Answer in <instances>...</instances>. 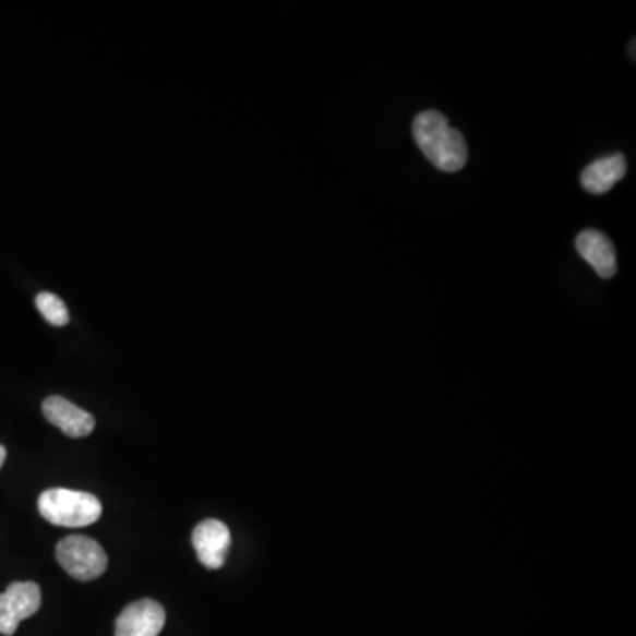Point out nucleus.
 <instances>
[{
  "instance_id": "f8f14e48",
  "label": "nucleus",
  "mask_w": 636,
  "mask_h": 636,
  "mask_svg": "<svg viewBox=\"0 0 636 636\" xmlns=\"http://www.w3.org/2000/svg\"><path fill=\"white\" fill-rule=\"evenodd\" d=\"M629 51H632V57L635 59V39L632 41V47H629Z\"/></svg>"
},
{
  "instance_id": "423d86ee",
  "label": "nucleus",
  "mask_w": 636,
  "mask_h": 636,
  "mask_svg": "<svg viewBox=\"0 0 636 636\" xmlns=\"http://www.w3.org/2000/svg\"><path fill=\"white\" fill-rule=\"evenodd\" d=\"M167 621L161 604L140 599L122 610L116 621V636H158Z\"/></svg>"
},
{
  "instance_id": "f03ea898",
  "label": "nucleus",
  "mask_w": 636,
  "mask_h": 636,
  "mask_svg": "<svg viewBox=\"0 0 636 636\" xmlns=\"http://www.w3.org/2000/svg\"><path fill=\"white\" fill-rule=\"evenodd\" d=\"M38 507L45 520L70 529L96 524L103 513L101 502L96 495L70 488H51L43 492Z\"/></svg>"
},
{
  "instance_id": "0eeeda50",
  "label": "nucleus",
  "mask_w": 636,
  "mask_h": 636,
  "mask_svg": "<svg viewBox=\"0 0 636 636\" xmlns=\"http://www.w3.org/2000/svg\"><path fill=\"white\" fill-rule=\"evenodd\" d=\"M43 413L53 427L68 437H87L94 432L96 419L62 396H50L43 401Z\"/></svg>"
},
{
  "instance_id": "9b49d317",
  "label": "nucleus",
  "mask_w": 636,
  "mask_h": 636,
  "mask_svg": "<svg viewBox=\"0 0 636 636\" xmlns=\"http://www.w3.org/2000/svg\"><path fill=\"white\" fill-rule=\"evenodd\" d=\"M4 461H5V447L0 446V469H2V465H4Z\"/></svg>"
},
{
  "instance_id": "20e7f679",
  "label": "nucleus",
  "mask_w": 636,
  "mask_h": 636,
  "mask_svg": "<svg viewBox=\"0 0 636 636\" xmlns=\"http://www.w3.org/2000/svg\"><path fill=\"white\" fill-rule=\"evenodd\" d=\"M41 607V589L34 581H14L0 595V633L14 635L20 623Z\"/></svg>"
},
{
  "instance_id": "6e6552de",
  "label": "nucleus",
  "mask_w": 636,
  "mask_h": 636,
  "mask_svg": "<svg viewBox=\"0 0 636 636\" xmlns=\"http://www.w3.org/2000/svg\"><path fill=\"white\" fill-rule=\"evenodd\" d=\"M576 251L587 264L592 265L599 278L610 279L617 275V253L607 233L595 228L584 230L576 238Z\"/></svg>"
},
{
  "instance_id": "f257e3e1",
  "label": "nucleus",
  "mask_w": 636,
  "mask_h": 636,
  "mask_svg": "<svg viewBox=\"0 0 636 636\" xmlns=\"http://www.w3.org/2000/svg\"><path fill=\"white\" fill-rule=\"evenodd\" d=\"M412 135L424 158L442 172H458L465 167L469 158L467 142L437 110L419 113L412 122Z\"/></svg>"
},
{
  "instance_id": "9d476101",
  "label": "nucleus",
  "mask_w": 636,
  "mask_h": 636,
  "mask_svg": "<svg viewBox=\"0 0 636 636\" xmlns=\"http://www.w3.org/2000/svg\"><path fill=\"white\" fill-rule=\"evenodd\" d=\"M36 307H38L39 313H41L43 319H45L48 324L61 327V325H65L70 322V312H68L64 301H62L61 298H57L56 293H38V298H36Z\"/></svg>"
},
{
  "instance_id": "1a4fd4ad",
  "label": "nucleus",
  "mask_w": 636,
  "mask_h": 636,
  "mask_svg": "<svg viewBox=\"0 0 636 636\" xmlns=\"http://www.w3.org/2000/svg\"><path fill=\"white\" fill-rule=\"evenodd\" d=\"M627 163L623 154H612L607 158L596 159L581 172V187L592 195L609 193L626 176Z\"/></svg>"
},
{
  "instance_id": "39448f33",
  "label": "nucleus",
  "mask_w": 636,
  "mask_h": 636,
  "mask_svg": "<svg viewBox=\"0 0 636 636\" xmlns=\"http://www.w3.org/2000/svg\"><path fill=\"white\" fill-rule=\"evenodd\" d=\"M193 541V549L202 566L207 569H219L227 561V553L232 544V536L224 521L204 520L196 525L191 536Z\"/></svg>"
},
{
  "instance_id": "7ed1b4c3",
  "label": "nucleus",
  "mask_w": 636,
  "mask_h": 636,
  "mask_svg": "<svg viewBox=\"0 0 636 636\" xmlns=\"http://www.w3.org/2000/svg\"><path fill=\"white\" fill-rule=\"evenodd\" d=\"M57 561L76 580L88 581L107 572V553L85 536H68L57 544Z\"/></svg>"
}]
</instances>
